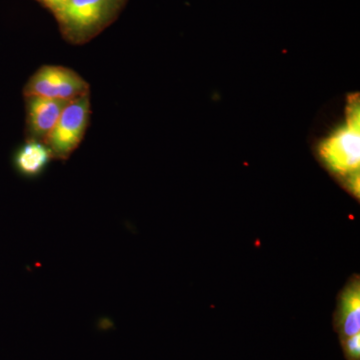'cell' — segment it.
Returning <instances> with one entry per match:
<instances>
[{
	"label": "cell",
	"instance_id": "obj_3",
	"mask_svg": "<svg viewBox=\"0 0 360 360\" xmlns=\"http://www.w3.org/2000/svg\"><path fill=\"white\" fill-rule=\"evenodd\" d=\"M89 94L68 103L44 141L53 160H68L77 150L89 127Z\"/></svg>",
	"mask_w": 360,
	"mask_h": 360
},
{
	"label": "cell",
	"instance_id": "obj_9",
	"mask_svg": "<svg viewBox=\"0 0 360 360\" xmlns=\"http://www.w3.org/2000/svg\"><path fill=\"white\" fill-rule=\"evenodd\" d=\"M37 1H39L41 6L46 7L53 13V15H56L65 6L68 0H37Z\"/></svg>",
	"mask_w": 360,
	"mask_h": 360
},
{
	"label": "cell",
	"instance_id": "obj_4",
	"mask_svg": "<svg viewBox=\"0 0 360 360\" xmlns=\"http://www.w3.org/2000/svg\"><path fill=\"white\" fill-rule=\"evenodd\" d=\"M25 94L26 97L40 96L72 101L89 94V84L70 68L44 65L28 80Z\"/></svg>",
	"mask_w": 360,
	"mask_h": 360
},
{
	"label": "cell",
	"instance_id": "obj_2",
	"mask_svg": "<svg viewBox=\"0 0 360 360\" xmlns=\"http://www.w3.org/2000/svg\"><path fill=\"white\" fill-rule=\"evenodd\" d=\"M127 0H68L56 14L61 34L73 44L97 37L117 18Z\"/></svg>",
	"mask_w": 360,
	"mask_h": 360
},
{
	"label": "cell",
	"instance_id": "obj_6",
	"mask_svg": "<svg viewBox=\"0 0 360 360\" xmlns=\"http://www.w3.org/2000/svg\"><path fill=\"white\" fill-rule=\"evenodd\" d=\"M53 160L51 150L41 141L28 139L14 158V165L21 175L26 177L39 176Z\"/></svg>",
	"mask_w": 360,
	"mask_h": 360
},
{
	"label": "cell",
	"instance_id": "obj_1",
	"mask_svg": "<svg viewBox=\"0 0 360 360\" xmlns=\"http://www.w3.org/2000/svg\"><path fill=\"white\" fill-rule=\"evenodd\" d=\"M317 155L333 174L347 179L348 189L359 194L360 101L349 94L345 118L317 144Z\"/></svg>",
	"mask_w": 360,
	"mask_h": 360
},
{
	"label": "cell",
	"instance_id": "obj_5",
	"mask_svg": "<svg viewBox=\"0 0 360 360\" xmlns=\"http://www.w3.org/2000/svg\"><path fill=\"white\" fill-rule=\"evenodd\" d=\"M26 98L28 139L44 142L70 101L40 96H28Z\"/></svg>",
	"mask_w": 360,
	"mask_h": 360
},
{
	"label": "cell",
	"instance_id": "obj_7",
	"mask_svg": "<svg viewBox=\"0 0 360 360\" xmlns=\"http://www.w3.org/2000/svg\"><path fill=\"white\" fill-rule=\"evenodd\" d=\"M340 333L343 338L360 333V290L359 283L345 290L341 300Z\"/></svg>",
	"mask_w": 360,
	"mask_h": 360
},
{
	"label": "cell",
	"instance_id": "obj_8",
	"mask_svg": "<svg viewBox=\"0 0 360 360\" xmlns=\"http://www.w3.org/2000/svg\"><path fill=\"white\" fill-rule=\"evenodd\" d=\"M345 352L350 359H359L360 355V333L345 338Z\"/></svg>",
	"mask_w": 360,
	"mask_h": 360
}]
</instances>
